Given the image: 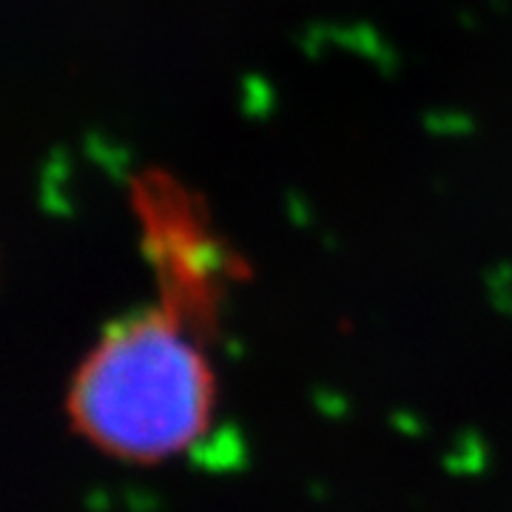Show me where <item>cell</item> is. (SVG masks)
<instances>
[{"instance_id":"6da1fadb","label":"cell","mask_w":512,"mask_h":512,"mask_svg":"<svg viewBox=\"0 0 512 512\" xmlns=\"http://www.w3.org/2000/svg\"><path fill=\"white\" fill-rule=\"evenodd\" d=\"M214 379L171 308L128 316L74 373L69 413L94 447L126 461H163L200 439Z\"/></svg>"}]
</instances>
